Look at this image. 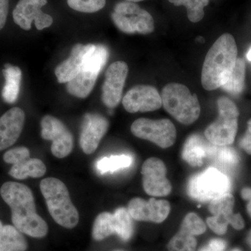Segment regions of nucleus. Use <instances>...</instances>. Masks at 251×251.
Here are the masks:
<instances>
[{
  "label": "nucleus",
  "instance_id": "f257e3e1",
  "mask_svg": "<svg viewBox=\"0 0 251 251\" xmlns=\"http://www.w3.org/2000/svg\"><path fill=\"white\" fill-rule=\"evenodd\" d=\"M0 195L11 209L13 224L20 232L34 238L46 237L49 227L36 212L30 188L21 183L8 181L0 188Z\"/></svg>",
  "mask_w": 251,
  "mask_h": 251
},
{
  "label": "nucleus",
  "instance_id": "f03ea898",
  "mask_svg": "<svg viewBox=\"0 0 251 251\" xmlns=\"http://www.w3.org/2000/svg\"><path fill=\"white\" fill-rule=\"evenodd\" d=\"M237 46L233 36L223 34L208 51L202 69L201 82L204 90L221 88L228 80L237 57Z\"/></svg>",
  "mask_w": 251,
  "mask_h": 251
},
{
  "label": "nucleus",
  "instance_id": "7ed1b4c3",
  "mask_svg": "<svg viewBox=\"0 0 251 251\" xmlns=\"http://www.w3.org/2000/svg\"><path fill=\"white\" fill-rule=\"evenodd\" d=\"M40 189L54 221L66 228L75 227L79 222L78 211L66 185L57 178L48 177L41 181Z\"/></svg>",
  "mask_w": 251,
  "mask_h": 251
},
{
  "label": "nucleus",
  "instance_id": "20e7f679",
  "mask_svg": "<svg viewBox=\"0 0 251 251\" xmlns=\"http://www.w3.org/2000/svg\"><path fill=\"white\" fill-rule=\"evenodd\" d=\"M161 96L163 108L176 121L189 125L199 118L201 112L199 100L186 86L175 82L168 84Z\"/></svg>",
  "mask_w": 251,
  "mask_h": 251
},
{
  "label": "nucleus",
  "instance_id": "39448f33",
  "mask_svg": "<svg viewBox=\"0 0 251 251\" xmlns=\"http://www.w3.org/2000/svg\"><path fill=\"white\" fill-rule=\"evenodd\" d=\"M108 57V50L105 46L89 44L80 72L67 84V92L77 98L88 97Z\"/></svg>",
  "mask_w": 251,
  "mask_h": 251
},
{
  "label": "nucleus",
  "instance_id": "423d86ee",
  "mask_svg": "<svg viewBox=\"0 0 251 251\" xmlns=\"http://www.w3.org/2000/svg\"><path fill=\"white\" fill-rule=\"evenodd\" d=\"M232 181L229 175L214 167H209L193 175L187 184L188 196L199 202H210L230 193Z\"/></svg>",
  "mask_w": 251,
  "mask_h": 251
},
{
  "label": "nucleus",
  "instance_id": "0eeeda50",
  "mask_svg": "<svg viewBox=\"0 0 251 251\" xmlns=\"http://www.w3.org/2000/svg\"><path fill=\"white\" fill-rule=\"evenodd\" d=\"M219 117L204 130L206 139L217 146H230L234 143L238 130L239 109L228 97L217 100Z\"/></svg>",
  "mask_w": 251,
  "mask_h": 251
},
{
  "label": "nucleus",
  "instance_id": "6e6552de",
  "mask_svg": "<svg viewBox=\"0 0 251 251\" xmlns=\"http://www.w3.org/2000/svg\"><path fill=\"white\" fill-rule=\"evenodd\" d=\"M111 18L116 27L126 34H149L154 31L152 16L135 3H117Z\"/></svg>",
  "mask_w": 251,
  "mask_h": 251
},
{
  "label": "nucleus",
  "instance_id": "1a4fd4ad",
  "mask_svg": "<svg viewBox=\"0 0 251 251\" xmlns=\"http://www.w3.org/2000/svg\"><path fill=\"white\" fill-rule=\"evenodd\" d=\"M234 204L235 200L230 193L209 202V211L212 216L206 219V224L213 232L223 235L227 232L229 225L237 230L244 229L245 222L239 213L234 214Z\"/></svg>",
  "mask_w": 251,
  "mask_h": 251
},
{
  "label": "nucleus",
  "instance_id": "9d476101",
  "mask_svg": "<svg viewBox=\"0 0 251 251\" xmlns=\"http://www.w3.org/2000/svg\"><path fill=\"white\" fill-rule=\"evenodd\" d=\"M130 130L137 138L148 140L163 149L173 146L176 141V128L168 119H138L132 124Z\"/></svg>",
  "mask_w": 251,
  "mask_h": 251
},
{
  "label": "nucleus",
  "instance_id": "9b49d317",
  "mask_svg": "<svg viewBox=\"0 0 251 251\" xmlns=\"http://www.w3.org/2000/svg\"><path fill=\"white\" fill-rule=\"evenodd\" d=\"M41 125L42 138L52 142L51 151L53 156L58 158L69 156L74 148V138L67 126L51 115L43 117Z\"/></svg>",
  "mask_w": 251,
  "mask_h": 251
},
{
  "label": "nucleus",
  "instance_id": "f8f14e48",
  "mask_svg": "<svg viewBox=\"0 0 251 251\" xmlns=\"http://www.w3.org/2000/svg\"><path fill=\"white\" fill-rule=\"evenodd\" d=\"M143 186L147 194L153 197H164L172 192L171 181L167 177L164 162L151 157L144 162L141 171Z\"/></svg>",
  "mask_w": 251,
  "mask_h": 251
},
{
  "label": "nucleus",
  "instance_id": "ddd939ff",
  "mask_svg": "<svg viewBox=\"0 0 251 251\" xmlns=\"http://www.w3.org/2000/svg\"><path fill=\"white\" fill-rule=\"evenodd\" d=\"M47 2V0H20L13 11L14 23L26 31L31 29L33 22L38 30L50 27L53 18L42 11Z\"/></svg>",
  "mask_w": 251,
  "mask_h": 251
},
{
  "label": "nucleus",
  "instance_id": "4468645a",
  "mask_svg": "<svg viewBox=\"0 0 251 251\" xmlns=\"http://www.w3.org/2000/svg\"><path fill=\"white\" fill-rule=\"evenodd\" d=\"M122 104L130 113L155 111L161 108V96L153 86L138 85L127 92Z\"/></svg>",
  "mask_w": 251,
  "mask_h": 251
},
{
  "label": "nucleus",
  "instance_id": "2eb2a0df",
  "mask_svg": "<svg viewBox=\"0 0 251 251\" xmlns=\"http://www.w3.org/2000/svg\"><path fill=\"white\" fill-rule=\"evenodd\" d=\"M128 73V65L125 62L117 61L108 67L102 87V100L105 106L114 108L120 103Z\"/></svg>",
  "mask_w": 251,
  "mask_h": 251
},
{
  "label": "nucleus",
  "instance_id": "dca6fc26",
  "mask_svg": "<svg viewBox=\"0 0 251 251\" xmlns=\"http://www.w3.org/2000/svg\"><path fill=\"white\" fill-rule=\"evenodd\" d=\"M127 209L132 219L135 221L161 224L169 216L171 207L169 202L165 200L151 198L146 201L135 198L130 200Z\"/></svg>",
  "mask_w": 251,
  "mask_h": 251
},
{
  "label": "nucleus",
  "instance_id": "f3484780",
  "mask_svg": "<svg viewBox=\"0 0 251 251\" xmlns=\"http://www.w3.org/2000/svg\"><path fill=\"white\" fill-rule=\"evenodd\" d=\"M109 122L98 114H86L84 117L80 145L86 154H92L98 148L99 143L108 129Z\"/></svg>",
  "mask_w": 251,
  "mask_h": 251
},
{
  "label": "nucleus",
  "instance_id": "a211bd4d",
  "mask_svg": "<svg viewBox=\"0 0 251 251\" xmlns=\"http://www.w3.org/2000/svg\"><path fill=\"white\" fill-rule=\"evenodd\" d=\"M25 114L22 109L14 107L0 117V151L12 146L22 133Z\"/></svg>",
  "mask_w": 251,
  "mask_h": 251
},
{
  "label": "nucleus",
  "instance_id": "6ab92c4d",
  "mask_svg": "<svg viewBox=\"0 0 251 251\" xmlns=\"http://www.w3.org/2000/svg\"><path fill=\"white\" fill-rule=\"evenodd\" d=\"M212 144L199 134L190 135L183 147L181 156L192 167H202L208 160Z\"/></svg>",
  "mask_w": 251,
  "mask_h": 251
},
{
  "label": "nucleus",
  "instance_id": "aec40b11",
  "mask_svg": "<svg viewBox=\"0 0 251 251\" xmlns=\"http://www.w3.org/2000/svg\"><path fill=\"white\" fill-rule=\"evenodd\" d=\"M88 47L89 44L86 46L77 44L72 49L69 58L57 66L54 74L59 83H68L77 76L80 72Z\"/></svg>",
  "mask_w": 251,
  "mask_h": 251
},
{
  "label": "nucleus",
  "instance_id": "412c9836",
  "mask_svg": "<svg viewBox=\"0 0 251 251\" xmlns=\"http://www.w3.org/2000/svg\"><path fill=\"white\" fill-rule=\"evenodd\" d=\"M208 160L215 166L214 168L226 174L234 172L241 161L239 153L234 148L230 146H217L213 144Z\"/></svg>",
  "mask_w": 251,
  "mask_h": 251
},
{
  "label": "nucleus",
  "instance_id": "4be33fe9",
  "mask_svg": "<svg viewBox=\"0 0 251 251\" xmlns=\"http://www.w3.org/2000/svg\"><path fill=\"white\" fill-rule=\"evenodd\" d=\"M46 172V166L44 162L39 158L27 156L12 165L9 174L15 179L23 180L28 177H41Z\"/></svg>",
  "mask_w": 251,
  "mask_h": 251
},
{
  "label": "nucleus",
  "instance_id": "5701e85b",
  "mask_svg": "<svg viewBox=\"0 0 251 251\" xmlns=\"http://www.w3.org/2000/svg\"><path fill=\"white\" fill-rule=\"evenodd\" d=\"M3 75L4 76L5 84L1 96L6 103H14L19 95L22 72L19 67L8 64L4 66Z\"/></svg>",
  "mask_w": 251,
  "mask_h": 251
},
{
  "label": "nucleus",
  "instance_id": "b1692460",
  "mask_svg": "<svg viewBox=\"0 0 251 251\" xmlns=\"http://www.w3.org/2000/svg\"><path fill=\"white\" fill-rule=\"evenodd\" d=\"M27 243L23 233L15 226L0 221V251H26Z\"/></svg>",
  "mask_w": 251,
  "mask_h": 251
},
{
  "label": "nucleus",
  "instance_id": "393cba45",
  "mask_svg": "<svg viewBox=\"0 0 251 251\" xmlns=\"http://www.w3.org/2000/svg\"><path fill=\"white\" fill-rule=\"evenodd\" d=\"M117 222L115 214L100 213L94 221L92 237L94 240L102 241L112 234H117Z\"/></svg>",
  "mask_w": 251,
  "mask_h": 251
},
{
  "label": "nucleus",
  "instance_id": "a878e982",
  "mask_svg": "<svg viewBox=\"0 0 251 251\" xmlns=\"http://www.w3.org/2000/svg\"><path fill=\"white\" fill-rule=\"evenodd\" d=\"M245 80V61L242 58H237L230 76L221 88L232 95H239L244 90Z\"/></svg>",
  "mask_w": 251,
  "mask_h": 251
},
{
  "label": "nucleus",
  "instance_id": "bb28decb",
  "mask_svg": "<svg viewBox=\"0 0 251 251\" xmlns=\"http://www.w3.org/2000/svg\"><path fill=\"white\" fill-rule=\"evenodd\" d=\"M133 158L129 155H113L110 157H104L97 163V168L101 174L125 169L131 166Z\"/></svg>",
  "mask_w": 251,
  "mask_h": 251
},
{
  "label": "nucleus",
  "instance_id": "cd10ccee",
  "mask_svg": "<svg viewBox=\"0 0 251 251\" xmlns=\"http://www.w3.org/2000/svg\"><path fill=\"white\" fill-rule=\"evenodd\" d=\"M175 6H184L187 10L188 20L192 23L202 21L204 16V8L209 0H168Z\"/></svg>",
  "mask_w": 251,
  "mask_h": 251
},
{
  "label": "nucleus",
  "instance_id": "c85d7f7f",
  "mask_svg": "<svg viewBox=\"0 0 251 251\" xmlns=\"http://www.w3.org/2000/svg\"><path fill=\"white\" fill-rule=\"evenodd\" d=\"M197 247V240L195 236L180 229L168 243L169 251H195Z\"/></svg>",
  "mask_w": 251,
  "mask_h": 251
},
{
  "label": "nucleus",
  "instance_id": "c756f323",
  "mask_svg": "<svg viewBox=\"0 0 251 251\" xmlns=\"http://www.w3.org/2000/svg\"><path fill=\"white\" fill-rule=\"evenodd\" d=\"M117 222V235L122 240H129L133 233V225L132 217L127 208H118L114 213Z\"/></svg>",
  "mask_w": 251,
  "mask_h": 251
},
{
  "label": "nucleus",
  "instance_id": "7c9ffc66",
  "mask_svg": "<svg viewBox=\"0 0 251 251\" xmlns=\"http://www.w3.org/2000/svg\"><path fill=\"white\" fill-rule=\"evenodd\" d=\"M180 229H184L193 236L201 235L205 232L206 224L196 213H188L181 223Z\"/></svg>",
  "mask_w": 251,
  "mask_h": 251
},
{
  "label": "nucleus",
  "instance_id": "2f4dec72",
  "mask_svg": "<svg viewBox=\"0 0 251 251\" xmlns=\"http://www.w3.org/2000/svg\"><path fill=\"white\" fill-rule=\"evenodd\" d=\"M105 0H67L68 5L72 9L87 14L100 11L105 6Z\"/></svg>",
  "mask_w": 251,
  "mask_h": 251
},
{
  "label": "nucleus",
  "instance_id": "473e14b6",
  "mask_svg": "<svg viewBox=\"0 0 251 251\" xmlns=\"http://www.w3.org/2000/svg\"><path fill=\"white\" fill-rule=\"evenodd\" d=\"M27 156H30L29 149L26 147H17L6 151L3 156V160L8 164L14 165Z\"/></svg>",
  "mask_w": 251,
  "mask_h": 251
},
{
  "label": "nucleus",
  "instance_id": "72a5a7b5",
  "mask_svg": "<svg viewBox=\"0 0 251 251\" xmlns=\"http://www.w3.org/2000/svg\"><path fill=\"white\" fill-rule=\"evenodd\" d=\"M239 145L243 151L251 156V118L247 122V129L239 140Z\"/></svg>",
  "mask_w": 251,
  "mask_h": 251
},
{
  "label": "nucleus",
  "instance_id": "f704fd0d",
  "mask_svg": "<svg viewBox=\"0 0 251 251\" xmlns=\"http://www.w3.org/2000/svg\"><path fill=\"white\" fill-rule=\"evenodd\" d=\"M226 248L227 243L224 239H213L198 251H225Z\"/></svg>",
  "mask_w": 251,
  "mask_h": 251
},
{
  "label": "nucleus",
  "instance_id": "c9c22d12",
  "mask_svg": "<svg viewBox=\"0 0 251 251\" xmlns=\"http://www.w3.org/2000/svg\"><path fill=\"white\" fill-rule=\"evenodd\" d=\"M9 0H0V30L4 28L9 13Z\"/></svg>",
  "mask_w": 251,
  "mask_h": 251
},
{
  "label": "nucleus",
  "instance_id": "e433bc0d",
  "mask_svg": "<svg viewBox=\"0 0 251 251\" xmlns=\"http://www.w3.org/2000/svg\"><path fill=\"white\" fill-rule=\"evenodd\" d=\"M241 197L247 202V211L248 214L251 218V188L244 187L241 190Z\"/></svg>",
  "mask_w": 251,
  "mask_h": 251
},
{
  "label": "nucleus",
  "instance_id": "4c0bfd02",
  "mask_svg": "<svg viewBox=\"0 0 251 251\" xmlns=\"http://www.w3.org/2000/svg\"><path fill=\"white\" fill-rule=\"evenodd\" d=\"M247 58L249 62H251V47L249 49L247 53Z\"/></svg>",
  "mask_w": 251,
  "mask_h": 251
},
{
  "label": "nucleus",
  "instance_id": "58836bf2",
  "mask_svg": "<svg viewBox=\"0 0 251 251\" xmlns=\"http://www.w3.org/2000/svg\"><path fill=\"white\" fill-rule=\"evenodd\" d=\"M247 241L249 244L251 245V229L250 232H249V235H248Z\"/></svg>",
  "mask_w": 251,
  "mask_h": 251
},
{
  "label": "nucleus",
  "instance_id": "ea45409f",
  "mask_svg": "<svg viewBox=\"0 0 251 251\" xmlns=\"http://www.w3.org/2000/svg\"><path fill=\"white\" fill-rule=\"evenodd\" d=\"M125 1H130V2L136 3L139 2V1H144V0H125Z\"/></svg>",
  "mask_w": 251,
  "mask_h": 251
},
{
  "label": "nucleus",
  "instance_id": "a19ab883",
  "mask_svg": "<svg viewBox=\"0 0 251 251\" xmlns=\"http://www.w3.org/2000/svg\"><path fill=\"white\" fill-rule=\"evenodd\" d=\"M196 40L199 41V42H204V38L201 37V36L198 37L197 39H196Z\"/></svg>",
  "mask_w": 251,
  "mask_h": 251
},
{
  "label": "nucleus",
  "instance_id": "79ce46f5",
  "mask_svg": "<svg viewBox=\"0 0 251 251\" xmlns=\"http://www.w3.org/2000/svg\"><path fill=\"white\" fill-rule=\"evenodd\" d=\"M231 251H242L240 250V249H233V250H232Z\"/></svg>",
  "mask_w": 251,
  "mask_h": 251
},
{
  "label": "nucleus",
  "instance_id": "37998d69",
  "mask_svg": "<svg viewBox=\"0 0 251 251\" xmlns=\"http://www.w3.org/2000/svg\"></svg>",
  "mask_w": 251,
  "mask_h": 251
}]
</instances>
